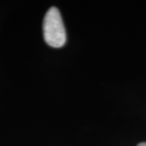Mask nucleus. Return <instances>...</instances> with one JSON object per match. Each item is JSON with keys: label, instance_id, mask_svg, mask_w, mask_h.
Returning <instances> with one entry per match:
<instances>
[{"label": "nucleus", "instance_id": "1", "mask_svg": "<svg viewBox=\"0 0 146 146\" xmlns=\"http://www.w3.org/2000/svg\"><path fill=\"white\" fill-rule=\"evenodd\" d=\"M44 39L48 46L58 48L65 45L66 34L62 16L57 8L52 7L46 13L43 23Z\"/></svg>", "mask_w": 146, "mask_h": 146}, {"label": "nucleus", "instance_id": "2", "mask_svg": "<svg viewBox=\"0 0 146 146\" xmlns=\"http://www.w3.org/2000/svg\"><path fill=\"white\" fill-rule=\"evenodd\" d=\"M138 146H146V142H141V143H139Z\"/></svg>", "mask_w": 146, "mask_h": 146}]
</instances>
